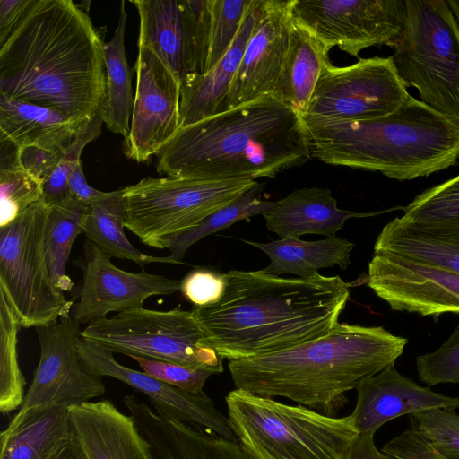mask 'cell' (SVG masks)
Wrapping results in <instances>:
<instances>
[{
  "label": "cell",
  "instance_id": "6da1fadb",
  "mask_svg": "<svg viewBox=\"0 0 459 459\" xmlns=\"http://www.w3.org/2000/svg\"><path fill=\"white\" fill-rule=\"evenodd\" d=\"M350 298L337 276L282 278L260 271L225 273L215 303L193 306L205 342L224 359L239 360L286 351L328 334Z\"/></svg>",
  "mask_w": 459,
  "mask_h": 459
},
{
  "label": "cell",
  "instance_id": "7a4b0ae2",
  "mask_svg": "<svg viewBox=\"0 0 459 459\" xmlns=\"http://www.w3.org/2000/svg\"><path fill=\"white\" fill-rule=\"evenodd\" d=\"M0 95L86 123L103 105V41L71 0H34L0 45Z\"/></svg>",
  "mask_w": 459,
  "mask_h": 459
},
{
  "label": "cell",
  "instance_id": "3957f363",
  "mask_svg": "<svg viewBox=\"0 0 459 459\" xmlns=\"http://www.w3.org/2000/svg\"><path fill=\"white\" fill-rule=\"evenodd\" d=\"M166 177L274 178L312 158L300 114L273 93L180 127L156 154Z\"/></svg>",
  "mask_w": 459,
  "mask_h": 459
},
{
  "label": "cell",
  "instance_id": "277c9868",
  "mask_svg": "<svg viewBox=\"0 0 459 459\" xmlns=\"http://www.w3.org/2000/svg\"><path fill=\"white\" fill-rule=\"evenodd\" d=\"M407 343L382 326L338 323L321 338L270 355L231 360L229 369L238 389L284 397L335 416L349 402L345 393L394 365Z\"/></svg>",
  "mask_w": 459,
  "mask_h": 459
},
{
  "label": "cell",
  "instance_id": "5b68a950",
  "mask_svg": "<svg viewBox=\"0 0 459 459\" xmlns=\"http://www.w3.org/2000/svg\"><path fill=\"white\" fill-rule=\"evenodd\" d=\"M302 117L312 158L330 165L378 171L403 181L428 177L459 160V125L411 95L377 118Z\"/></svg>",
  "mask_w": 459,
  "mask_h": 459
},
{
  "label": "cell",
  "instance_id": "8992f818",
  "mask_svg": "<svg viewBox=\"0 0 459 459\" xmlns=\"http://www.w3.org/2000/svg\"><path fill=\"white\" fill-rule=\"evenodd\" d=\"M225 401L230 427L254 459H351L359 436L351 415L328 416L238 388Z\"/></svg>",
  "mask_w": 459,
  "mask_h": 459
},
{
  "label": "cell",
  "instance_id": "52a82bcc",
  "mask_svg": "<svg viewBox=\"0 0 459 459\" xmlns=\"http://www.w3.org/2000/svg\"><path fill=\"white\" fill-rule=\"evenodd\" d=\"M405 5L403 30L391 46L398 75L423 103L459 125V22L447 1Z\"/></svg>",
  "mask_w": 459,
  "mask_h": 459
},
{
  "label": "cell",
  "instance_id": "ba28073f",
  "mask_svg": "<svg viewBox=\"0 0 459 459\" xmlns=\"http://www.w3.org/2000/svg\"><path fill=\"white\" fill-rule=\"evenodd\" d=\"M257 184L247 178H146L122 188L125 228L142 243L165 249L169 238L196 227Z\"/></svg>",
  "mask_w": 459,
  "mask_h": 459
},
{
  "label": "cell",
  "instance_id": "9c48e42d",
  "mask_svg": "<svg viewBox=\"0 0 459 459\" xmlns=\"http://www.w3.org/2000/svg\"><path fill=\"white\" fill-rule=\"evenodd\" d=\"M50 207L43 199L0 227V290L22 327H38L70 315L73 303L54 283L47 259Z\"/></svg>",
  "mask_w": 459,
  "mask_h": 459
},
{
  "label": "cell",
  "instance_id": "30bf717a",
  "mask_svg": "<svg viewBox=\"0 0 459 459\" xmlns=\"http://www.w3.org/2000/svg\"><path fill=\"white\" fill-rule=\"evenodd\" d=\"M81 338L110 351L173 362L215 373L223 359L205 342L192 310L143 307L87 324Z\"/></svg>",
  "mask_w": 459,
  "mask_h": 459
},
{
  "label": "cell",
  "instance_id": "8fae6325",
  "mask_svg": "<svg viewBox=\"0 0 459 459\" xmlns=\"http://www.w3.org/2000/svg\"><path fill=\"white\" fill-rule=\"evenodd\" d=\"M409 95L391 56L359 58L347 66H335L329 61L304 115L337 120L373 119L395 111Z\"/></svg>",
  "mask_w": 459,
  "mask_h": 459
},
{
  "label": "cell",
  "instance_id": "7c38bea8",
  "mask_svg": "<svg viewBox=\"0 0 459 459\" xmlns=\"http://www.w3.org/2000/svg\"><path fill=\"white\" fill-rule=\"evenodd\" d=\"M292 18L329 52L338 47L358 57L368 48H391L400 36L405 0H291Z\"/></svg>",
  "mask_w": 459,
  "mask_h": 459
},
{
  "label": "cell",
  "instance_id": "4fadbf2b",
  "mask_svg": "<svg viewBox=\"0 0 459 459\" xmlns=\"http://www.w3.org/2000/svg\"><path fill=\"white\" fill-rule=\"evenodd\" d=\"M138 46L150 48L178 82L205 70L211 0H134Z\"/></svg>",
  "mask_w": 459,
  "mask_h": 459
},
{
  "label": "cell",
  "instance_id": "5bb4252c",
  "mask_svg": "<svg viewBox=\"0 0 459 459\" xmlns=\"http://www.w3.org/2000/svg\"><path fill=\"white\" fill-rule=\"evenodd\" d=\"M35 330L39 361L19 411L56 403H82L105 393L102 377L89 368L77 351L81 329L71 314Z\"/></svg>",
  "mask_w": 459,
  "mask_h": 459
},
{
  "label": "cell",
  "instance_id": "9a60e30c",
  "mask_svg": "<svg viewBox=\"0 0 459 459\" xmlns=\"http://www.w3.org/2000/svg\"><path fill=\"white\" fill-rule=\"evenodd\" d=\"M110 256L93 242L83 243V255L73 261L82 273L79 301L72 317L80 325L143 307L152 296H168L180 291L181 280L152 274L142 269L130 273L117 267Z\"/></svg>",
  "mask_w": 459,
  "mask_h": 459
},
{
  "label": "cell",
  "instance_id": "2e32d148",
  "mask_svg": "<svg viewBox=\"0 0 459 459\" xmlns=\"http://www.w3.org/2000/svg\"><path fill=\"white\" fill-rule=\"evenodd\" d=\"M367 285L391 309L432 316L459 315V273L396 255L373 253Z\"/></svg>",
  "mask_w": 459,
  "mask_h": 459
},
{
  "label": "cell",
  "instance_id": "e0dca14e",
  "mask_svg": "<svg viewBox=\"0 0 459 459\" xmlns=\"http://www.w3.org/2000/svg\"><path fill=\"white\" fill-rule=\"evenodd\" d=\"M136 90L125 154L137 162L148 160L180 128V84L148 48L138 46L134 65Z\"/></svg>",
  "mask_w": 459,
  "mask_h": 459
},
{
  "label": "cell",
  "instance_id": "ac0fdd59",
  "mask_svg": "<svg viewBox=\"0 0 459 459\" xmlns=\"http://www.w3.org/2000/svg\"><path fill=\"white\" fill-rule=\"evenodd\" d=\"M291 25V0H262L225 110L273 92L288 51Z\"/></svg>",
  "mask_w": 459,
  "mask_h": 459
},
{
  "label": "cell",
  "instance_id": "d6986e66",
  "mask_svg": "<svg viewBox=\"0 0 459 459\" xmlns=\"http://www.w3.org/2000/svg\"><path fill=\"white\" fill-rule=\"evenodd\" d=\"M77 351L98 376L114 377L145 394L156 412L169 419L199 425L229 439H236L229 418L219 411L204 393H185L118 363L113 352L81 338L76 341Z\"/></svg>",
  "mask_w": 459,
  "mask_h": 459
},
{
  "label": "cell",
  "instance_id": "ffe728a7",
  "mask_svg": "<svg viewBox=\"0 0 459 459\" xmlns=\"http://www.w3.org/2000/svg\"><path fill=\"white\" fill-rule=\"evenodd\" d=\"M351 414L359 434L374 435L391 420L434 409H459V397L438 394L400 374L394 365L360 381Z\"/></svg>",
  "mask_w": 459,
  "mask_h": 459
},
{
  "label": "cell",
  "instance_id": "44dd1931",
  "mask_svg": "<svg viewBox=\"0 0 459 459\" xmlns=\"http://www.w3.org/2000/svg\"><path fill=\"white\" fill-rule=\"evenodd\" d=\"M124 403L152 447L153 459H254L236 439L153 411L134 395Z\"/></svg>",
  "mask_w": 459,
  "mask_h": 459
},
{
  "label": "cell",
  "instance_id": "7402d4cb",
  "mask_svg": "<svg viewBox=\"0 0 459 459\" xmlns=\"http://www.w3.org/2000/svg\"><path fill=\"white\" fill-rule=\"evenodd\" d=\"M72 431L87 459H153L130 416L109 400L68 406Z\"/></svg>",
  "mask_w": 459,
  "mask_h": 459
},
{
  "label": "cell",
  "instance_id": "603a6c76",
  "mask_svg": "<svg viewBox=\"0 0 459 459\" xmlns=\"http://www.w3.org/2000/svg\"><path fill=\"white\" fill-rule=\"evenodd\" d=\"M374 253L396 255L459 273V219L419 221L395 217L378 234Z\"/></svg>",
  "mask_w": 459,
  "mask_h": 459
},
{
  "label": "cell",
  "instance_id": "cb8c5ba5",
  "mask_svg": "<svg viewBox=\"0 0 459 459\" xmlns=\"http://www.w3.org/2000/svg\"><path fill=\"white\" fill-rule=\"evenodd\" d=\"M262 0H251L242 25L224 56L208 72L186 77L180 86V127L223 112L231 82L258 15Z\"/></svg>",
  "mask_w": 459,
  "mask_h": 459
},
{
  "label": "cell",
  "instance_id": "d4e9b609",
  "mask_svg": "<svg viewBox=\"0 0 459 459\" xmlns=\"http://www.w3.org/2000/svg\"><path fill=\"white\" fill-rule=\"evenodd\" d=\"M368 215L338 208L331 189L316 186L294 189L263 214L267 229L281 239L307 234L335 237L347 220Z\"/></svg>",
  "mask_w": 459,
  "mask_h": 459
},
{
  "label": "cell",
  "instance_id": "484cf974",
  "mask_svg": "<svg viewBox=\"0 0 459 459\" xmlns=\"http://www.w3.org/2000/svg\"><path fill=\"white\" fill-rule=\"evenodd\" d=\"M84 124L60 110L0 95V139L16 149L63 153Z\"/></svg>",
  "mask_w": 459,
  "mask_h": 459
},
{
  "label": "cell",
  "instance_id": "4316f807",
  "mask_svg": "<svg viewBox=\"0 0 459 459\" xmlns=\"http://www.w3.org/2000/svg\"><path fill=\"white\" fill-rule=\"evenodd\" d=\"M68 404L18 411L0 435V459H47L73 436Z\"/></svg>",
  "mask_w": 459,
  "mask_h": 459
},
{
  "label": "cell",
  "instance_id": "83f0119b",
  "mask_svg": "<svg viewBox=\"0 0 459 459\" xmlns=\"http://www.w3.org/2000/svg\"><path fill=\"white\" fill-rule=\"evenodd\" d=\"M328 51L292 18L290 43L273 94L301 116L306 114Z\"/></svg>",
  "mask_w": 459,
  "mask_h": 459
},
{
  "label": "cell",
  "instance_id": "f1b7e54d",
  "mask_svg": "<svg viewBox=\"0 0 459 459\" xmlns=\"http://www.w3.org/2000/svg\"><path fill=\"white\" fill-rule=\"evenodd\" d=\"M264 252L270 264L262 271L274 276L290 273L299 278H310L323 268L338 265L345 270L351 264L354 244L338 237L307 241L299 238H280L269 243L244 240Z\"/></svg>",
  "mask_w": 459,
  "mask_h": 459
},
{
  "label": "cell",
  "instance_id": "f546056e",
  "mask_svg": "<svg viewBox=\"0 0 459 459\" xmlns=\"http://www.w3.org/2000/svg\"><path fill=\"white\" fill-rule=\"evenodd\" d=\"M126 200L123 189L104 192L88 206L82 224V233L110 257L127 259L142 269L149 264H170L168 256L145 255L127 239L124 228Z\"/></svg>",
  "mask_w": 459,
  "mask_h": 459
},
{
  "label": "cell",
  "instance_id": "4dcf8cb0",
  "mask_svg": "<svg viewBox=\"0 0 459 459\" xmlns=\"http://www.w3.org/2000/svg\"><path fill=\"white\" fill-rule=\"evenodd\" d=\"M120 3L119 18L112 39L103 43L106 95L100 115L107 128L126 140L130 132L134 98L131 75L125 51L127 13Z\"/></svg>",
  "mask_w": 459,
  "mask_h": 459
},
{
  "label": "cell",
  "instance_id": "1f68e13d",
  "mask_svg": "<svg viewBox=\"0 0 459 459\" xmlns=\"http://www.w3.org/2000/svg\"><path fill=\"white\" fill-rule=\"evenodd\" d=\"M89 204L69 194L62 202L51 205L47 229V259L55 285L63 292L74 288L66 274L73 244L82 233V224Z\"/></svg>",
  "mask_w": 459,
  "mask_h": 459
},
{
  "label": "cell",
  "instance_id": "d6a6232c",
  "mask_svg": "<svg viewBox=\"0 0 459 459\" xmlns=\"http://www.w3.org/2000/svg\"><path fill=\"white\" fill-rule=\"evenodd\" d=\"M264 184H257L230 205L206 217L196 227L169 238L165 245L169 249L170 264H179L188 248L210 234L229 228L233 223L249 217L264 214L271 210L275 202L263 200L260 194Z\"/></svg>",
  "mask_w": 459,
  "mask_h": 459
},
{
  "label": "cell",
  "instance_id": "836d02e7",
  "mask_svg": "<svg viewBox=\"0 0 459 459\" xmlns=\"http://www.w3.org/2000/svg\"><path fill=\"white\" fill-rule=\"evenodd\" d=\"M20 321L6 295L0 290V411L6 415L20 408L26 384L18 363Z\"/></svg>",
  "mask_w": 459,
  "mask_h": 459
},
{
  "label": "cell",
  "instance_id": "e575fe53",
  "mask_svg": "<svg viewBox=\"0 0 459 459\" xmlns=\"http://www.w3.org/2000/svg\"><path fill=\"white\" fill-rule=\"evenodd\" d=\"M0 227L13 221L35 203L43 199L42 183L16 160V148L1 141Z\"/></svg>",
  "mask_w": 459,
  "mask_h": 459
},
{
  "label": "cell",
  "instance_id": "d590c367",
  "mask_svg": "<svg viewBox=\"0 0 459 459\" xmlns=\"http://www.w3.org/2000/svg\"><path fill=\"white\" fill-rule=\"evenodd\" d=\"M103 123L100 111L82 126L72 143L63 152L57 166L42 185L43 200L47 204L54 205L69 195V177L82 163L81 154L84 147L100 135Z\"/></svg>",
  "mask_w": 459,
  "mask_h": 459
},
{
  "label": "cell",
  "instance_id": "8d00e7d4",
  "mask_svg": "<svg viewBox=\"0 0 459 459\" xmlns=\"http://www.w3.org/2000/svg\"><path fill=\"white\" fill-rule=\"evenodd\" d=\"M251 0H211L208 56L204 73L227 53L242 25Z\"/></svg>",
  "mask_w": 459,
  "mask_h": 459
},
{
  "label": "cell",
  "instance_id": "74e56055",
  "mask_svg": "<svg viewBox=\"0 0 459 459\" xmlns=\"http://www.w3.org/2000/svg\"><path fill=\"white\" fill-rule=\"evenodd\" d=\"M403 210V217L411 221L459 219V174L419 194Z\"/></svg>",
  "mask_w": 459,
  "mask_h": 459
},
{
  "label": "cell",
  "instance_id": "f35d334b",
  "mask_svg": "<svg viewBox=\"0 0 459 459\" xmlns=\"http://www.w3.org/2000/svg\"><path fill=\"white\" fill-rule=\"evenodd\" d=\"M411 429L428 437L446 459H459V414L453 409H434L412 413Z\"/></svg>",
  "mask_w": 459,
  "mask_h": 459
},
{
  "label": "cell",
  "instance_id": "ab89813d",
  "mask_svg": "<svg viewBox=\"0 0 459 459\" xmlns=\"http://www.w3.org/2000/svg\"><path fill=\"white\" fill-rule=\"evenodd\" d=\"M416 367L420 380L429 386L459 383V323L438 349L416 358Z\"/></svg>",
  "mask_w": 459,
  "mask_h": 459
},
{
  "label": "cell",
  "instance_id": "60d3db41",
  "mask_svg": "<svg viewBox=\"0 0 459 459\" xmlns=\"http://www.w3.org/2000/svg\"><path fill=\"white\" fill-rule=\"evenodd\" d=\"M131 358L149 376L193 394H204V385L207 378L213 374L208 370L193 368L169 361L138 356H131Z\"/></svg>",
  "mask_w": 459,
  "mask_h": 459
},
{
  "label": "cell",
  "instance_id": "b9f144b4",
  "mask_svg": "<svg viewBox=\"0 0 459 459\" xmlns=\"http://www.w3.org/2000/svg\"><path fill=\"white\" fill-rule=\"evenodd\" d=\"M224 288L225 274L200 267L192 270L181 280L180 291L194 306L204 307L219 300Z\"/></svg>",
  "mask_w": 459,
  "mask_h": 459
},
{
  "label": "cell",
  "instance_id": "7bdbcfd3",
  "mask_svg": "<svg viewBox=\"0 0 459 459\" xmlns=\"http://www.w3.org/2000/svg\"><path fill=\"white\" fill-rule=\"evenodd\" d=\"M62 154L37 146H24L16 149V160L43 185L57 166Z\"/></svg>",
  "mask_w": 459,
  "mask_h": 459
},
{
  "label": "cell",
  "instance_id": "ee69618b",
  "mask_svg": "<svg viewBox=\"0 0 459 459\" xmlns=\"http://www.w3.org/2000/svg\"><path fill=\"white\" fill-rule=\"evenodd\" d=\"M34 0H0V45L33 4Z\"/></svg>",
  "mask_w": 459,
  "mask_h": 459
},
{
  "label": "cell",
  "instance_id": "f6af8a7d",
  "mask_svg": "<svg viewBox=\"0 0 459 459\" xmlns=\"http://www.w3.org/2000/svg\"><path fill=\"white\" fill-rule=\"evenodd\" d=\"M69 193L79 201L89 204L104 192L91 187L86 181L82 163L71 173L68 179Z\"/></svg>",
  "mask_w": 459,
  "mask_h": 459
},
{
  "label": "cell",
  "instance_id": "bcb514c9",
  "mask_svg": "<svg viewBox=\"0 0 459 459\" xmlns=\"http://www.w3.org/2000/svg\"><path fill=\"white\" fill-rule=\"evenodd\" d=\"M351 459H394L377 450L374 442V435L359 434L352 450Z\"/></svg>",
  "mask_w": 459,
  "mask_h": 459
},
{
  "label": "cell",
  "instance_id": "7dc6e473",
  "mask_svg": "<svg viewBox=\"0 0 459 459\" xmlns=\"http://www.w3.org/2000/svg\"><path fill=\"white\" fill-rule=\"evenodd\" d=\"M47 459H87L76 438L73 436L61 444Z\"/></svg>",
  "mask_w": 459,
  "mask_h": 459
}]
</instances>
